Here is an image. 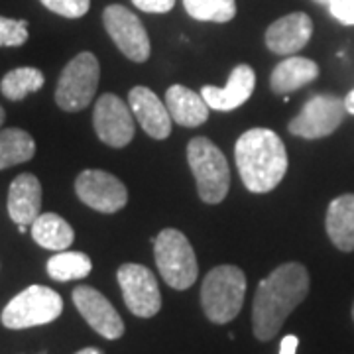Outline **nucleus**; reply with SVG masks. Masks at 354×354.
Listing matches in <instances>:
<instances>
[{
  "instance_id": "obj_4",
  "label": "nucleus",
  "mask_w": 354,
  "mask_h": 354,
  "mask_svg": "<svg viewBox=\"0 0 354 354\" xmlns=\"http://www.w3.org/2000/svg\"><path fill=\"white\" fill-rule=\"evenodd\" d=\"M153 256H156V266L169 288L183 291L197 281L199 266H197L195 250L181 230L177 228L162 230L153 239Z\"/></svg>"
},
{
  "instance_id": "obj_19",
  "label": "nucleus",
  "mask_w": 354,
  "mask_h": 354,
  "mask_svg": "<svg viewBox=\"0 0 354 354\" xmlns=\"http://www.w3.org/2000/svg\"><path fill=\"white\" fill-rule=\"evenodd\" d=\"M325 227L330 242L342 250H354V193H346L333 199L327 209Z\"/></svg>"
},
{
  "instance_id": "obj_3",
  "label": "nucleus",
  "mask_w": 354,
  "mask_h": 354,
  "mask_svg": "<svg viewBox=\"0 0 354 354\" xmlns=\"http://www.w3.org/2000/svg\"><path fill=\"white\" fill-rule=\"evenodd\" d=\"M246 295V276L236 266H216L205 279L201 288L203 313L216 325L230 323L241 313Z\"/></svg>"
},
{
  "instance_id": "obj_28",
  "label": "nucleus",
  "mask_w": 354,
  "mask_h": 354,
  "mask_svg": "<svg viewBox=\"0 0 354 354\" xmlns=\"http://www.w3.org/2000/svg\"><path fill=\"white\" fill-rule=\"evenodd\" d=\"M330 14L344 26H354V0H327Z\"/></svg>"
},
{
  "instance_id": "obj_35",
  "label": "nucleus",
  "mask_w": 354,
  "mask_h": 354,
  "mask_svg": "<svg viewBox=\"0 0 354 354\" xmlns=\"http://www.w3.org/2000/svg\"><path fill=\"white\" fill-rule=\"evenodd\" d=\"M353 319H354V305H353Z\"/></svg>"
},
{
  "instance_id": "obj_14",
  "label": "nucleus",
  "mask_w": 354,
  "mask_h": 354,
  "mask_svg": "<svg viewBox=\"0 0 354 354\" xmlns=\"http://www.w3.org/2000/svg\"><path fill=\"white\" fill-rule=\"evenodd\" d=\"M128 102L134 118L148 136L164 140L171 134V114L165 106V101H160L152 88L134 87L128 95Z\"/></svg>"
},
{
  "instance_id": "obj_33",
  "label": "nucleus",
  "mask_w": 354,
  "mask_h": 354,
  "mask_svg": "<svg viewBox=\"0 0 354 354\" xmlns=\"http://www.w3.org/2000/svg\"><path fill=\"white\" fill-rule=\"evenodd\" d=\"M2 122H4V109L0 106V127H2Z\"/></svg>"
},
{
  "instance_id": "obj_16",
  "label": "nucleus",
  "mask_w": 354,
  "mask_h": 354,
  "mask_svg": "<svg viewBox=\"0 0 354 354\" xmlns=\"http://www.w3.org/2000/svg\"><path fill=\"white\" fill-rule=\"evenodd\" d=\"M256 87V73L250 65H236L228 77L225 87H203L201 95L209 109L215 111H234L250 99Z\"/></svg>"
},
{
  "instance_id": "obj_30",
  "label": "nucleus",
  "mask_w": 354,
  "mask_h": 354,
  "mask_svg": "<svg viewBox=\"0 0 354 354\" xmlns=\"http://www.w3.org/2000/svg\"><path fill=\"white\" fill-rule=\"evenodd\" d=\"M299 346V339L295 335H288L279 342V354H295Z\"/></svg>"
},
{
  "instance_id": "obj_9",
  "label": "nucleus",
  "mask_w": 354,
  "mask_h": 354,
  "mask_svg": "<svg viewBox=\"0 0 354 354\" xmlns=\"http://www.w3.org/2000/svg\"><path fill=\"white\" fill-rule=\"evenodd\" d=\"M102 22L113 38L116 48L127 55L130 62L144 64L150 57V38L144 24L127 6L111 4L102 12Z\"/></svg>"
},
{
  "instance_id": "obj_18",
  "label": "nucleus",
  "mask_w": 354,
  "mask_h": 354,
  "mask_svg": "<svg viewBox=\"0 0 354 354\" xmlns=\"http://www.w3.org/2000/svg\"><path fill=\"white\" fill-rule=\"evenodd\" d=\"M165 106L171 114V120L179 127H201L209 118V104L203 95H197L183 85H171L165 91Z\"/></svg>"
},
{
  "instance_id": "obj_26",
  "label": "nucleus",
  "mask_w": 354,
  "mask_h": 354,
  "mask_svg": "<svg viewBox=\"0 0 354 354\" xmlns=\"http://www.w3.org/2000/svg\"><path fill=\"white\" fill-rule=\"evenodd\" d=\"M28 41V22L0 16V48H18Z\"/></svg>"
},
{
  "instance_id": "obj_15",
  "label": "nucleus",
  "mask_w": 354,
  "mask_h": 354,
  "mask_svg": "<svg viewBox=\"0 0 354 354\" xmlns=\"http://www.w3.org/2000/svg\"><path fill=\"white\" fill-rule=\"evenodd\" d=\"M313 34V20L305 12L281 16L266 30V46L278 55H291L304 50Z\"/></svg>"
},
{
  "instance_id": "obj_11",
  "label": "nucleus",
  "mask_w": 354,
  "mask_h": 354,
  "mask_svg": "<svg viewBox=\"0 0 354 354\" xmlns=\"http://www.w3.org/2000/svg\"><path fill=\"white\" fill-rule=\"evenodd\" d=\"M75 193L87 207L113 215L128 203V189L124 183L102 169H85L75 179Z\"/></svg>"
},
{
  "instance_id": "obj_22",
  "label": "nucleus",
  "mask_w": 354,
  "mask_h": 354,
  "mask_svg": "<svg viewBox=\"0 0 354 354\" xmlns=\"http://www.w3.org/2000/svg\"><path fill=\"white\" fill-rule=\"evenodd\" d=\"M36 153L34 138L20 128L0 130V169L24 164Z\"/></svg>"
},
{
  "instance_id": "obj_23",
  "label": "nucleus",
  "mask_w": 354,
  "mask_h": 354,
  "mask_svg": "<svg viewBox=\"0 0 354 354\" xmlns=\"http://www.w3.org/2000/svg\"><path fill=\"white\" fill-rule=\"evenodd\" d=\"M48 276L55 281H71V279L87 278L93 270V262L87 254L62 250L48 260Z\"/></svg>"
},
{
  "instance_id": "obj_17",
  "label": "nucleus",
  "mask_w": 354,
  "mask_h": 354,
  "mask_svg": "<svg viewBox=\"0 0 354 354\" xmlns=\"http://www.w3.org/2000/svg\"><path fill=\"white\" fill-rule=\"evenodd\" d=\"M41 183L32 174H20L8 189V215L16 225H34L41 213Z\"/></svg>"
},
{
  "instance_id": "obj_7",
  "label": "nucleus",
  "mask_w": 354,
  "mask_h": 354,
  "mask_svg": "<svg viewBox=\"0 0 354 354\" xmlns=\"http://www.w3.org/2000/svg\"><path fill=\"white\" fill-rule=\"evenodd\" d=\"M101 67L99 59L91 51L75 55L59 75L55 88V102L65 113H79L87 109L95 99L99 87Z\"/></svg>"
},
{
  "instance_id": "obj_10",
  "label": "nucleus",
  "mask_w": 354,
  "mask_h": 354,
  "mask_svg": "<svg viewBox=\"0 0 354 354\" xmlns=\"http://www.w3.org/2000/svg\"><path fill=\"white\" fill-rule=\"evenodd\" d=\"M118 286L127 307L136 317L150 319L162 309V293L158 279L146 266L122 264L116 272Z\"/></svg>"
},
{
  "instance_id": "obj_27",
  "label": "nucleus",
  "mask_w": 354,
  "mask_h": 354,
  "mask_svg": "<svg viewBox=\"0 0 354 354\" xmlns=\"http://www.w3.org/2000/svg\"><path fill=\"white\" fill-rule=\"evenodd\" d=\"M48 10L64 18H81L88 12L91 0H39Z\"/></svg>"
},
{
  "instance_id": "obj_25",
  "label": "nucleus",
  "mask_w": 354,
  "mask_h": 354,
  "mask_svg": "<svg viewBox=\"0 0 354 354\" xmlns=\"http://www.w3.org/2000/svg\"><path fill=\"white\" fill-rule=\"evenodd\" d=\"M185 10L199 22H230L236 14L234 0H183Z\"/></svg>"
},
{
  "instance_id": "obj_31",
  "label": "nucleus",
  "mask_w": 354,
  "mask_h": 354,
  "mask_svg": "<svg viewBox=\"0 0 354 354\" xmlns=\"http://www.w3.org/2000/svg\"><path fill=\"white\" fill-rule=\"evenodd\" d=\"M344 102H346V111L351 114H354V88L346 95V99H344Z\"/></svg>"
},
{
  "instance_id": "obj_5",
  "label": "nucleus",
  "mask_w": 354,
  "mask_h": 354,
  "mask_svg": "<svg viewBox=\"0 0 354 354\" xmlns=\"http://www.w3.org/2000/svg\"><path fill=\"white\" fill-rule=\"evenodd\" d=\"M187 162L197 181L201 201L209 205L225 201L230 187V169L218 146L203 136L193 138L187 144Z\"/></svg>"
},
{
  "instance_id": "obj_24",
  "label": "nucleus",
  "mask_w": 354,
  "mask_h": 354,
  "mask_svg": "<svg viewBox=\"0 0 354 354\" xmlns=\"http://www.w3.org/2000/svg\"><path fill=\"white\" fill-rule=\"evenodd\" d=\"M46 77L36 67H16L8 71L0 81V91L10 101H22L30 93L44 87Z\"/></svg>"
},
{
  "instance_id": "obj_32",
  "label": "nucleus",
  "mask_w": 354,
  "mask_h": 354,
  "mask_svg": "<svg viewBox=\"0 0 354 354\" xmlns=\"http://www.w3.org/2000/svg\"><path fill=\"white\" fill-rule=\"evenodd\" d=\"M75 354H102V351L95 348V346H87V348H81V351H77Z\"/></svg>"
},
{
  "instance_id": "obj_12",
  "label": "nucleus",
  "mask_w": 354,
  "mask_h": 354,
  "mask_svg": "<svg viewBox=\"0 0 354 354\" xmlns=\"http://www.w3.org/2000/svg\"><path fill=\"white\" fill-rule=\"evenodd\" d=\"M93 127L97 136L111 148H124L134 138V114L116 95L104 93L95 104Z\"/></svg>"
},
{
  "instance_id": "obj_6",
  "label": "nucleus",
  "mask_w": 354,
  "mask_h": 354,
  "mask_svg": "<svg viewBox=\"0 0 354 354\" xmlns=\"http://www.w3.org/2000/svg\"><path fill=\"white\" fill-rule=\"evenodd\" d=\"M64 311V299L46 286H30L12 297L2 309V325L6 329H30L55 321Z\"/></svg>"
},
{
  "instance_id": "obj_21",
  "label": "nucleus",
  "mask_w": 354,
  "mask_h": 354,
  "mask_svg": "<svg viewBox=\"0 0 354 354\" xmlns=\"http://www.w3.org/2000/svg\"><path fill=\"white\" fill-rule=\"evenodd\" d=\"M32 239L38 242L41 248L62 252L73 244L75 232L64 216L55 215V213H41L32 225Z\"/></svg>"
},
{
  "instance_id": "obj_2",
  "label": "nucleus",
  "mask_w": 354,
  "mask_h": 354,
  "mask_svg": "<svg viewBox=\"0 0 354 354\" xmlns=\"http://www.w3.org/2000/svg\"><path fill=\"white\" fill-rule=\"evenodd\" d=\"M234 158L244 187L252 193H270L276 189L288 171L283 140L270 128L246 130L236 140Z\"/></svg>"
},
{
  "instance_id": "obj_8",
  "label": "nucleus",
  "mask_w": 354,
  "mask_h": 354,
  "mask_svg": "<svg viewBox=\"0 0 354 354\" xmlns=\"http://www.w3.org/2000/svg\"><path fill=\"white\" fill-rule=\"evenodd\" d=\"M346 113L344 99L330 93H321L305 102L299 114L290 122V132L307 140L325 138L341 127Z\"/></svg>"
},
{
  "instance_id": "obj_34",
  "label": "nucleus",
  "mask_w": 354,
  "mask_h": 354,
  "mask_svg": "<svg viewBox=\"0 0 354 354\" xmlns=\"http://www.w3.org/2000/svg\"><path fill=\"white\" fill-rule=\"evenodd\" d=\"M313 2H317V4H327V0H313Z\"/></svg>"
},
{
  "instance_id": "obj_29",
  "label": "nucleus",
  "mask_w": 354,
  "mask_h": 354,
  "mask_svg": "<svg viewBox=\"0 0 354 354\" xmlns=\"http://www.w3.org/2000/svg\"><path fill=\"white\" fill-rule=\"evenodd\" d=\"M132 4L150 14H164L169 12L176 4V0H132Z\"/></svg>"
},
{
  "instance_id": "obj_20",
  "label": "nucleus",
  "mask_w": 354,
  "mask_h": 354,
  "mask_svg": "<svg viewBox=\"0 0 354 354\" xmlns=\"http://www.w3.org/2000/svg\"><path fill=\"white\" fill-rule=\"evenodd\" d=\"M319 77V65L313 59L299 57V55H290L281 64L276 65L270 77L272 91L278 95H288L291 91L309 85Z\"/></svg>"
},
{
  "instance_id": "obj_36",
  "label": "nucleus",
  "mask_w": 354,
  "mask_h": 354,
  "mask_svg": "<svg viewBox=\"0 0 354 354\" xmlns=\"http://www.w3.org/2000/svg\"><path fill=\"white\" fill-rule=\"evenodd\" d=\"M41 354H44V353H41Z\"/></svg>"
},
{
  "instance_id": "obj_1",
  "label": "nucleus",
  "mask_w": 354,
  "mask_h": 354,
  "mask_svg": "<svg viewBox=\"0 0 354 354\" xmlns=\"http://www.w3.org/2000/svg\"><path fill=\"white\" fill-rule=\"evenodd\" d=\"M309 293L307 268L297 262L278 266L260 281L252 304V330L258 341H272L290 313Z\"/></svg>"
},
{
  "instance_id": "obj_13",
  "label": "nucleus",
  "mask_w": 354,
  "mask_h": 354,
  "mask_svg": "<svg viewBox=\"0 0 354 354\" xmlns=\"http://www.w3.org/2000/svg\"><path fill=\"white\" fill-rule=\"evenodd\" d=\"M73 304L88 327L109 341H116L124 335V321L113 304L91 286H79L73 290Z\"/></svg>"
}]
</instances>
